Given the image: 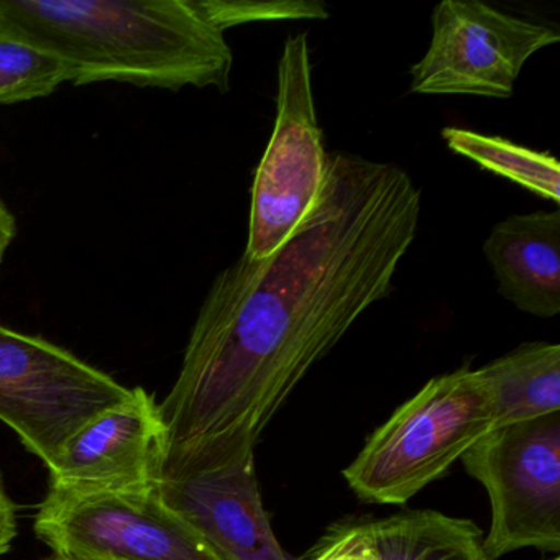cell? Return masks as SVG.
I'll return each mask as SVG.
<instances>
[{
  "label": "cell",
  "mask_w": 560,
  "mask_h": 560,
  "mask_svg": "<svg viewBox=\"0 0 560 560\" xmlns=\"http://www.w3.org/2000/svg\"><path fill=\"white\" fill-rule=\"evenodd\" d=\"M462 462L490 498L488 559L526 547L559 552L560 411L491 429Z\"/></svg>",
  "instance_id": "5"
},
{
  "label": "cell",
  "mask_w": 560,
  "mask_h": 560,
  "mask_svg": "<svg viewBox=\"0 0 560 560\" xmlns=\"http://www.w3.org/2000/svg\"><path fill=\"white\" fill-rule=\"evenodd\" d=\"M166 451L160 405L139 386L71 438L48 468L50 488L74 493L155 490L163 481Z\"/></svg>",
  "instance_id": "9"
},
{
  "label": "cell",
  "mask_w": 560,
  "mask_h": 560,
  "mask_svg": "<svg viewBox=\"0 0 560 560\" xmlns=\"http://www.w3.org/2000/svg\"><path fill=\"white\" fill-rule=\"evenodd\" d=\"M553 560H560V559H553Z\"/></svg>",
  "instance_id": "21"
},
{
  "label": "cell",
  "mask_w": 560,
  "mask_h": 560,
  "mask_svg": "<svg viewBox=\"0 0 560 560\" xmlns=\"http://www.w3.org/2000/svg\"><path fill=\"white\" fill-rule=\"evenodd\" d=\"M493 406V429L560 411V346L529 342L478 370Z\"/></svg>",
  "instance_id": "12"
},
{
  "label": "cell",
  "mask_w": 560,
  "mask_h": 560,
  "mask_svg": "<svg viewBox=\"0 0 560 560\" xmlns=\"http://www.w3.org/2000/svg\"><path fill=\"white\" fill-rule=\"evenodd\" d=\"M15 537H18V506L5 491L4 481L0 475V556L11 550Z\"/></svg>",
  "instance_id": "18"
},
{
  "label": "cell",
  "mask_w": 560,
  "mask_h": 560,
  "mask_svg": "<svg viewBox=\"0 0 560 560\" xmlns=\"http://www.w3.org/2000/svg\"><path fill=\"white\" fill-rule=\"evenodd\" d=\"M160 494L221 560H290L261 501L255 460L163 480Z\"/></svg>",
  "instance_id": "10"
},
{
  "label": "cell",
  "mask_w": 560,
  "mask_h": 560,
  "mask_svg": "<svg viewBox=\"0 0 560 560\" xmlns=\"http://www.w3.org/2000/svg\"><path fill=\"white\" fill-rule=\"evenodd\" d=\"M130 389L40 337L0 326V421L51 468L81 428Z\"/></svg>",
  "instance_id": "4"
},
{
  "label": "cell",
  "mask_w": 560,
  "mask_h": 560,
  "mask_svg": "<svg viewBox=\"0 0 560 560\" xmlns=\"http://www.w3.org/2000/svg\"><path fill=\"white\" fill-rule=\"evenodd\" d=\"M0 37L63 61L74 86L231 90L234 55L198 0H0Z\"/></svg>",
  "instance_id": "2"
},
{
  "label": "cell",
  "mask_w": 560,
  "mask_h": 560,
  "mask_svg": "<svg viewBox=\"0 0 560 560\" xmlns=\"http://www.w3.org/2000/svg\"><path fill=\"white\" fill-rule=\"evenodd\" d=\"M421 192L392 163L329 153L323 188L270 257L215 277L160 405L163 480L255 460L268 422L366 310L389 296Z\"/></svg>",
  "instance_id": "1"
},
{
  "label": "cell",
  "mask_w": 560,
  "mask_h": 560,
  "mask_svg": "<svg viewBox=\"0 0 560 560\" xmlns=\"http://www.w3.org/2000/svg\"><path fill=\"white\" fill-rule=\"evenodd\" d=\"M313 560H378L370 524H350L336 530Z\"/></svg>",
  "instance_id": "17"
},
{
  "label": "cell",
  "mask_w": 560,
  "mask_h": 560,
  "mask_svg": "<svg viewBox=\"0 0 560 560\" xmlns=\"http://www.w3.org/2000/svg\"><path fill=\"white\" fill-rule=\"evenodd\" d=\"M431 22V45L409 71L415 94L508 100L526 61L560 42L552 28L478 0H442Z\"/></svg>",
  "instance_id": "8"
},
{
  "label": "cell",
  "mask_w": 560,
  "mask_h": 560,
  "mask_svg": "<svg viewBox=\"0 0 560 560\" xmlns=\"http://www.w3.org/2000/svg\"><path fill=\"white\" fill-rule=\"evenodd\" d=\"M483 254L504 300L530 316H559L560 211L503 219L488 234Z\"/></svg>",
  "instance_id": "11"
},
{
  "label": "cell",
  "mask_w": 560,
  "mask_h": 560,
  "mask_svg": "<svg viewBox=\"0 0 560 560\" xmlns=\"http://www.w3.org/2000/svg\"><path fill=\"white\" fill-rule=\"evenodd\" d=\"M15 235H18V222L8 206L0 199V264L4 261L5 252L14 242Z\"/></svg>",
  "instance_id": "19"
},
{
  "label": "cell",
  "mask_w": 560,
  "mask_h": 560,
  "mask_svg": "<svg viewBox=\"0 0 560 560\" xmlns=\"http://www.w3.org/2000/svg\"><path fill=\"white\" fill-rule=\"evenodd\" d=\"M369 524L378 560H490L468 520L421 510Z\"/></svg>",
  "instance_id": "13"
},
{
  "label": "cell",
  "mask_w": 560,
  "mask_h": 560,
  "mask_svg": "<svg viewBox=\"0 0 560 560\" xmlns=\"http://www.w3.org/2000/svg\"><path fill=\"white\" fill-rule=\"evenodd\" d=\"M442 139L457 155L559 205L560 166L556 156L458 127L442 129Z\"/></svg>",
  "instance_id": "14"
},
{
  "label": "cell",
  "mask_w": 560,
  "mask_h": 560,
  "mask_svg": "<svg viewBox=\"0 0 560 560\" xmlns=\"http://www.w3.org/2000/svg\"><path fill=\"white\" fill-rule=\"evenodd\" d=\"M34 529L60 560H221L165 503L160 487L124 493L48 488Z\"/></svg>",
  "instance_id": "7"
},
{
  "label": "cell",
  "mask_w": 560,
  "mask_h": 560,
  "mask_svg": "<svg viewBox=\"0 0 560 560\" xmlns=\"http://www.w3.org/2000/svg\"><path fill=\"white\" fill-rule=\"evenodd\" d=\"M42 560H60V559H57V557L51 556V557H48V559H42Z\"/></svg>",
  "instance_id": "20"
},
{
  "label": "cell",
  "mask_w": 560,
  "mask_h": 560,
  "mask_svg": "<svg viewBox=\"0 0 560 560\" xmlns=\"http://www.w3.org/2000/svg\"><path fill=\"white\" fill-rule=\"evenodd\" d=\"M277 124L252 186L244 254L270 257L293 234L323 188L326 156L314 107L307 34L288 38L278 65Z\"/></svg>",
  "instance_id": "6"
},
{
  "label": "cell",
  "mask_w": 560,
  "mask_h": 560,
  "mask_svg": "<svg viewBox=\"0 0 560 560\" xmlns=\"http://www.w3.org/2000/svg\"><path fill=\"white\" fill-rule=\"evenodd\" d=\"M490 393L478 370L435 376L380 425L343 470L369 503L405 504L493 429Z\"/></svg>",
  "instance_id": "3"
},
{
  "label": "cell",
  "mask_w": 560,
  "mask_h": 560,
  "mask_svg": "<svg viewBox=\"0 0 560 560\" xmlns=\"http://www.w3.org/2000/svg\"><path fill=\"white\" fill-rule=\"evenodd\" d=\"M67 81L71 83V74L63 61L24 42L0 37L2 106L50 96Z\"/></svg>",
  "instance_id": "15"
},
{
  "label": "cell",
  "mask_w": 560,
  "mask_h": 560,
  "mask_svg": "<svg viewBox=\"0 0 560 560\" xmlns=\"http://www.w3.org/2000/svg\"><path fill=\"white\" fill-rule=\"evenodd\" d=\"M198 4L208 21L224 34L229 28L252 22L323 21L329 18L326 5L317 0H198Z\"/></svg>",
  "instance_id": "16"
}]
</instances>
